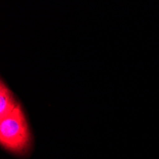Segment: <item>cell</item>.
I'll use <instances>...</instances> for the list:
<instances>
[{
    "label": "cell",
    "mask_w": 159,
    "mask_h": 159,
    "mask_svg": "<svg viewBox=\"0 0 159 159\" xmlns=\"http://www.w3.org/2000/svg\"><path fill=\"white\" fill-rule=\"evenodd\" d=\"M33 134L20 103L11 113L0 118V146L16 156H27L33 149Z\"/></svg>",
    "instance_id": "obj_1"
},
{
    "label": "cell",
    "mask_w": 159,
    "mask_h": 159,
    "mask_svg": "<svg viewBox=\"0 0 159 159\" xmlns=\"http://www.w3.org/2000/svg\"><path fill=\"white\" fill-rule=\"evenodd\" d=\"M20 104L3 79L0 81V118L11 113Z\"/></svg>",
    "instance_id": "obj_2"
}]
</instances>
